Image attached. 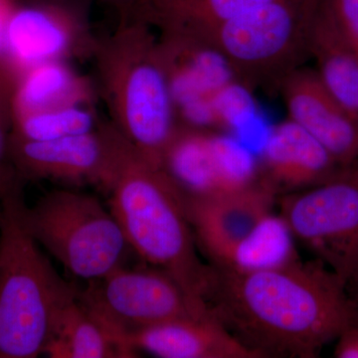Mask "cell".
<instances>
[{
	"instance_id": "cell-17",
	"label": "cell",
	"mask_w": 358,
	"mask_h": 358,
	"mask_svg": "<svg viewBox=\"0 0 358 358\" xmlns=\"http://www.w3.org/2000/svg\"><path fill=\"white\" fill-rule=\"evenodd\" d=\"M44 355L52 358L138 357L124 338L80 301L78 289L56 315Z\"/></svg>"
},
{
	"instance_id": "cell-2",
	"label": "cell",
	"mask_w": 358,
	"mask_h": 358,
	"mask_svg": "<svg viewBox=\"0 0 358 358\" xmlns=\"http://www.w3.org/2000/svg\"><path fill=\"white\" fill-rule=\"evenodd\" d=\"M103 193L131 251L143 263L171 275L193 298L207 303L213 267L199 259L185 195L164 169L122 136Z\"/></svg>"
},
{
	"instance_id": "cell-8",
	"label": "cell",
	"mask_w": 358,
	"mask_h": 358,
	"mask_svg": "<svg viewBox=\"0 0 358 358\" xmlns=\"http://www.w3.org/2000/svg\"><path fill=\"white\" fill-rule=\"evenodd\" d=\"M78 296L128 343L131 334L148 327L215 315L208 303L186 293L171 275L147 264L136 268L120 266L88 282Z\"/></svg>"
},
{
	"instance_id": "cell-16",
	"label": "cell",
	"mask_w": 358,
	"mask_h": 358,
	"mask_svg": "<svg viewBox=\"0 0 358 358\" xmlns=\"http://www.w3.org/2000/svg\"><path fill=\"white\" fill-rule=\"evenodd\" d=\"M128 341L134 352L162 358H262L215 315L171 320L131 334Z\"/></svg>"
},
{
	"instance_id": "cell-13",
	"label": "cell",
	"mask_w": 358,
	"mask_h": 358,
	"mask_svg": "<svg viewBox=\"0 0 358 358\" xmlns=\"http://www.w3.org/2000/svg\"><path fill=\"white\" fill-rule=\"evenodd\" d=\"M289 119L312 134L341 166L358 162V115L346 109L315 69L300 68L281 85Z\"/></svg>"
},
{
	"instance_id": "cell-14",
	"label": "cell",
	"mask_w": 358,
	"mask_h": 358,
	"mask_svg": "<svg viewBox=\"0 0 358 358\" xmlns=\"http://www.w3.org/2000/svg\"><path fill=\"white\" fill-rule=\"evenodd\" d=\"M155 32L178 117L208 102L216 92L236 81L227 61L210 45L185 32Z\"/></svg>"
},
{
	"instance_id": "cell-11",
	"label": "cell",
	"mask_w": 358,
	"mask_h": 358,
	"mask_svg": "<svg viewBox=\"0 0 358 358\" xmlns=\"http://www.w3.org/2000/svg\"><path fill=\"white\" fill-rule=\"evenodd\" d=\"M122 136L110 124L92 133L33 141L11 136L10 159L23 182L51 180L66 185L95 186L105 192Z\"/></svg>"
},
{
	"instance_id": "cell-21",
	"label": "cell",
	"mask_w": 358,
	"mask_h": 358,
	"mask_svg": "<svg viewBox=\"0 0 358 358\" xmlns=\"http://www.w3.org/2000/svg\"><path fill=\"white\" fill-rule=\"evenodd\" d=\"M299 260L288 224L272 212L233 250L225 265L218 268L255 272L285 267Z\"/></svg>"
},
{
	"instance_id": "cell-29",
	"label": "cell",
	"mask_w": 358,
	"mask_h": 358,
	"mask_svg": "<svg viewBox=\"0 0 358 358\" xmlns=\"http://www.w3.org/2000/svg\"><path fill=\"white\" fill-rule=\"evenodd\" d=\"M20 3H88L89 0H17Z\"/></svg>"
},
{
	"instance_id": "cell-26",
	"label": "cell",
	"mask_w": 358,
	"mask_h": 358,
	"mask_svg": "<svg viewBox=\"0 0 358 358\" xmlns=\"http://www.w3.org/2000/svg\"><path fill=\"white\" fill-rule=\"evenodd\" d=\"M334 357L358 358V326L350 327L336 338Z\"/></svg>"
},
{
	"instance_id": "cell-23",
	"label": "cell",
	"mask_w": 358,
	"mask_h": 358,
	"mask_svg": "<svg viewBox=\"0 0 358 358\" xmlns=\"http://www.w3.org/2000/svg\"><path fill=\"white\" fill-rule=\"evenodd\" d=\"M18 75L4 60H0V199L7 193L23 187L10 159L13 129V99Z\"/></svg>"
},
{
	"instance_id": "cell-27",
	"label": "cell",
	"mask_w": 358,
	"mask_h": 358,
	"mask_svg": "<svg viewBox=\"0 0 358 358\" xmlns=\"http://www.w3.org/2000/svg\"><path fill=\"white\" fill-rule=\"evenodd\" d=\"M20 3L17 0H0V60H4L7 26Z\"/></svg>"
},
{
	"instance_id": "cell-24",
	"label": "cell",
	"mask_w": 358,
	"mask_h": 358,
	"mask_svg": "<svg viewBox=\"0 0 358 358\" xmlns=\"http://www.w3.org/2000/svg\"><path fill=\"white\" fill-rule=\"evenodd\" d=\"M253 93L238 80L216 92L207 102L209 129L231 131L250 119L256 108Z\"/></svg>"
},
{
	"instance_id": "cell-15",
	"label": "cell",
	"mask_w": 358,
	"mask_h": 358,
	"mask_svg": "<svg viewBox=\"0 0 358 358\" xmlns=\"http://www.w3.org/2000/svg\"><path fill=\"white\" fill-rule=\"evenodd\" d=\"M259 164L261 178L277 196L320 185L343 167L289 117L271 129Z\"/></svg>"
},
{
	"instance_id": "cell-31",
	"label": "cell",
	"mask_w": 358,
	"mask_h": 358,
	"mask_svg": "<svg viewBox=\"0 0 358 358\" xmlns=\"http://www.w3.org/2000/svg\"><path fill=\"white\" fill-rule=\"evenodd\" d=\"M1 207H2L1 199H0V212H1Z\"/></svg>"
},
{
	"instance_id": "cell-3",
	"label": "cell",
	"mask_w": 358,
	"mask_h": 358,
	"mask_svg": "<svg viewBox=\"0 0 358 358\" xmlns=\"http://www.w3.org/2000/svg\"><path fill=\"white\" fill-rule=\"evenodd\" d=\"M92 59L96 92L110 124L145 159L162 166L179 122L157 32L136 18L117 21L110 36L99 39Z\"/></svg>"
},
{
	"instance_id": "cell-10",
	"label": "cell",
	"mask_w": 358,
	"mask_h": 358,
	"mask_svg": "<svg viewBox=\"0 0 358 358\" xmlns=\"http://www.w3.org/2000/svg\"><path fill=\"white\" fill-rule=\"evenodd\" d=\"M88 3H20L7 26L4 61L20 76L34 66L93 58L99 38L87 20Z\"/></svg>"
},
{
	"instance_id": "cell-4",
	"label": "cell",
	"mask_w": 358,
	"mask_h": 358,
	"mask_svg": "<svg viewBox=\"0 0 358 358\" xmlns=\"http://www.w3.org/2000/svg\"><path fill=\"white\" fill-rule=\"evenodd\" d=\"M23 202V187L1 199L0 358L44 355L56 315L77 292L25 229Z\"/></svg>"
},
{
	"instance_id": "cell-1",
	"label": "cell",
	"mask_w": 358,
	"mask_h": 358,
	"mask_svg": "<svg viewBox=\"0 0 358 358\" xmlns=\"http://www.w3.org/2000/svg\"><path fill=\"white\" fill-rule=\"evenodd\" d=\"M212 267V313L262 358L319 357L358 326V303L348 285L319 259L255 272Z\"/></svg>"
},
{
	"instance_id": "cell-30",
	"label": "cell",
	"mask_w": 358,
	"mask_h": 358,
	"mask_svg": "<svg viewBox=\"0 0 358 358\" xmlns=\"http://www.w3.org/2000/svg\"><path fill=\"white\" fill-rule=\"evenodd\" d=\"M352 282H353V285H355V288H357V299H355V301H357V303H358V273L357 275H355V277L353 278V279L352 280V281H350V284L348 285H350L352 284Z\"/></svg>"
},
{
	"instance_id": "cell-5",
	"label": "cell",
	"mask_w": 358,
	"mask_h": 358,
	"mask_svg": "<svg viewBox=\"0 0 358 358\" xmlns=\"http://www.w3.org/2000/svg\"><path fill=\"white\" fill-rule=\"evenodd\" d=\"M320 6L322 0H273L195 37L216 49L247 88L274 95L310 59Z\"/></svg>"
},
{
	"instance_id": "cell-18",
	"label": "cell",
	"mask_w": 358,
	"mask_h": 358,
	"mask_svg": "<svg viewBox=\"0 0 358 358\" xmlns=\"http://www.w3.org/2000/svg\"><path fill=\"white\" fill-rule=\"evenodd\" d=\"M96 85L79 74L67 61L34 66L18 77L13 99L14 117L89 103L98 98Z\"/></svg>"
},
{
	"instance_id": "cell-25",
	"label": "cell",
	"mask_w": 358,
	"mask_h": 358,
	"mask_svg": "<svg viewBox=\"0 0 358 358\" xmlns=\"http://www.w3.org/2000/svg\"><path fill=\"white\" fill-rule=\"evenodd\" d=\"M322 6L346 38L358 48V0H322Z\"/></svg>"
},
{
	"instance_id": "cell-19",
	"label": "cell",
	"mask_w": 358,
	"mask_h": 358,
	"mask_svg": "<svg viewBox=\"0 0 358 358\" xmlns=\"http://www.w3.org/2000/svg\"><path fill=\"white\" fill-rule=\"evenodd\" d=\"M273 0H136L131 17L155 30L200 36L214 27Z\"/></svg>"
},
{
	"instance_id": "cell-12",
	"label": "cell",
	"mask_w": 358,
	"mask_h": 358,
	"mask_svg": "<svg viewBox=\"0 0 358 358\" xmlns=\"http://www.w3.org/2000/svg\"><path fill=\"white\" fill-rule=\"evenodd\" d=\"M277 199L262 178L236 192L207 197L185 195L196 243L209 257L212 266L225 265L233 250L272 213Z\"/></svg>"
},
{
	"instance_id": "cell-28",
	"label": "cell",
	"mask_w": 358,
	"mask_h": 358,
	"mask_svg": "<svg viewBox=\"0 0 358 358\" xmlns=\"http://www.w3.org/2000/svg\"><path fill=\"white\" fill-rule=\"evenodd\" d=\"M117 15V21L131 18L136 0H101Z\"/></svg>"
},
{
	"instance_id": "cell-6",
	"label": "cell",
	"mask_w": 358,
	"mask_h": 358,
	"mask_svg": "<svg viewBox=\"0 0 358 358\" xmlns=\"http://www.w3.org/2000/svg\"><path fill=\"white\" fill-rule=\"evenodd\" d=\"M20 217L40 247L87 282L124 265L131 250L108 205L86 192L52 190L32 206L23 202Z\"/></svg>"
},
{
	"instance_id": "cell-9",
	"label": "cell",
	"mask_w": 358,
	"mask_h": 358,
	"mask_svg": "<svg viewBox=\"0 0 358 358\" xmlns=\"http://www.w3.org/2000/svg\"><path fill=\"white\" fill-rule=\"evenodd\" d=\"M162 167L189 197L236 192L261 180L259 159L229 134L181 124Z\"/></svg>"
},
{
	"instance_id": "cell-7",
	"label": "cell",
	"mask_w": 358,
	"mask_h": 358,
	"mask_svg": "<svg viewBox=\"0 0 358 358\" xmlns=\"http://www.w3.org/2000/svg\"><path fill=\"white\" fill-rule=\"evenodd\" d=\"M280 205L294 239L348 286L358 273V162L320 185L282 195Z\"/></svg>"
},
{
	"instance_id": "cell-22",
	"label": "cell",
	"mask_w": 358,
	"mask_h": 358,
	"mask_svg": "<svg viewBox=\"0 0 358 358\" xmlns=\"http://www.w3.org/2000/svg\"><path fill=\"white\" fill-rule=\"evenodd\" d=\"M95 105L80 103L20 115L13 119V138L43 141L92 133L103 124Z\"/></svg>"
},
{
	"instance_id": "cell-20",
	"label": "cell",
	"mask_w": 358,
	"mask_h": 358,
	"mask_svg": "<svg viewBox=\"0 0 358 358\" xmlns=\"http://www.w3.org/2000/svg\"><path fill=\"white\" fill-rule=\"evenodd\" d=\"M310 59L322 83L346 109L358 115V48L322 6L313 27Z\"/></svg>"
}]
</instances>
